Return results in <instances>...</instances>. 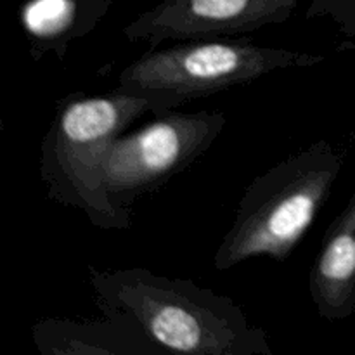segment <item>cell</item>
I'll use <instances>...</instances> for the list:
<instances>
[{
  "label": "cell",
  "mask_w": 355,
  "mask_h": 355,
  "mask_svg": "<svg viewBox=\"0 0 355 355\" xmlns=\"http://www.w3.org/2000/svg\"><path fill=\"white\" fill-rule=\"evenodd\" d=\"M44 355H151L159 349L120 314L104 312L101 321L44 318L31 328Z\"/></svg>",
  "instance_id": "7"
},
{
  "label": "cell",
  "mask_w": 355,
  "mask_h": 355,
  "mask_svg": "<svg viewBox=\"0 0 355 355\" xmlns=\"http://www.w3.org/2000/svg\"><path fill=\"white\" fill-rule=\"evenodd\" d=\"M298 0H162L123 28L130 42L229 38L286 23Z\"/></svg>",
  "instance_id": "6"
},
{
  "label": "cell",
  "mask_w": 355,
  "mask_h": 355,
  "mask_svg": "<svg viewBox=\"0 0 355 355\" xmlns=\"http://www.w3.org/2000/svg\"><path fill=\"white\" fill-rule=\"evenodd\" d=\"M309 290L322 319L340 321L355 312V193L322 238Z\"/></svg>",
  "instance_id": "8"
},
{
  "label": "cell",
  "mask_w": 355,
  "mask_h": 355,
  "mask_svg": "<svg viewBox=\"0 0 355 355\" xmlns=\"http://www.w3.org/2000/svg\"><path fill=\"white\" fill-rule=\"evenodd\" d=\"M227 123L224 113L166 111L132 134H121L103 159V184L116 207L162 189L200 159Z\"/></svg>",
  "instance_id": "5"
},
{
  "label": "cell",
  "mask_w": 355,
  "mask_h": 355,
  "mask_svg": "<svg viewBox=\"0 0 355 355\" xmlns=\"http://www.w3.org/2000/svg\"><path fill=\"white\" fill-rule=\"evenodd\" d=\"M101 312L130 319L159 350L191 355H274L269 336L252 326L229 297L191 279L142 267L103 270L89 266Z\"/></svg>",
  "instance_id": "1"
},
{
  "label": "cell",
  "mask_w": 355,
  "mask_h": 355,
  "mask_svg": "<svg viewBox=\"0 0 355 355\" xmlns=\"http://www.w3.org/2000/svg\"><path fill=\"white\" fill-rule=\"evenodd\" d=\"M342 166V153L318 141L255 177L218 245L215 269L225 272L255 257L284 262L326 205Z\"/></svg>",
  "instance_id": "3"
},
{
  "label": "cell",
  "mask_w": 355,
  "mask_h": 355,
  "mask_svg": "<svg viewBox=\"0 0 355 355\" xmlns=\"http://www.w3.org/2000/svg\"><path fill=\"white\" fill-rule=\"evenodd\" d=\"M333 17L347 37H355V0H311L305 19Z\"/></svg>",
  "instance_id": "10"
},
{
  "label": "cell",
  "mask_w": 355,
  "mask_h": 355,
  "mask_svg": "<svg viewBox=\"0 0 355 355\" xmlns=\"http://www.w3.org/2000/svg\"><path fill=\"white\" fill-rule=\"evenodd\" d=\"M113 0H24L19 23L35 62L54 52L64 61L69 45L96 30Z\"/></svg>",
  "instance_id": "9"
},
{
  "label": "cell",
  "mask_w": 355,
  "mask_h": 355,
  "mask_svg": "<svg viewBox=\"0 0 355 355\" xmlns=\"http://www.w3.org/2000/svg\"><path fill=\"white\" fill-rule=\"evenodd\" d=\"M146 113L166 111L149 97L113 89L90 96L73 92L55 103V114L42 141L40 177L47 196L78 208L104 231L132 227L130 208L116 207L103 184V159L111 142Z\"/></svg>",
  "instance_id": "2"
},
{
  "label": "cell",
  "mask_w": 355,
  "mask_h": 355,
  "mask_svg": "<svg viewBox=\"0 0 355 355\" xmlns=\"http://www.w3.org/2000/svg\"><path fill=\"white\" fill-rule=\"evenodd\" d=\"M324 61V55L311 52L260 47L245 37L180 40L166 49L151 47L125 66L116 87L158 101L170 111L187 101L255 82L276 69L307 68Z\"/></svg>",
  "instance_id": "4"
}]
</instances>
